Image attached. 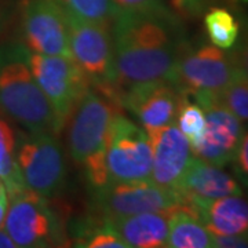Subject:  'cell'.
<instances>
[{"mask_svg":"<svg viewBox=\"0 0 248 248\" xmlns=\"http://www.w3.org/2000/svg\"><path fill=\"white\" fill-rule=\"evenodd\" d=\"M213 234L248 236V200L233 195L189 205Z\"/></svg>","mask_w":248,"mask_h":248,"instance_id":"16","label":"cell"},{"mask_svg":"<svg viewBox=\"0 0 248 248\" xmlns=\"http://www.w3.org/2000/svg\"><path fill=\"white\" fill-rule=\"evenodd\" d=\"M177 190L185 199L187 205L210 202L226 196L243 195L239 179L223 167L193 156L184 172Z\"/></svg>","mask_w":248,"mask_h":248,"instance_id":"15","label":"cell"},{"mask_svg":"<svg viewBox=\"0 0 248 248\" xmlns=\"http://www.w3.org/2000/svg\"><path fill=\"white\" fill-rule=\"evenodd\" d=\"M0 109L29 133L62 131L29 66L27 46L18 42L0 45Z\"/></svg>","mask_w":248,"mask_h":248,"instance_id":"2","label":"cell"},{"mask_svg":"<svg viewBox=\"0 0 248 248\" xmlns=\"http://www.w3.org/2000/svg\"><path fill=\"white\" fill-rule=\"evenodd\" d=\"M91 193L97 214L107 218L174 210L181 205H187L178 190L161 187L151 179L107 184Z\"/></svg>","mask_w":248,"mask_h":248,"instance_id":"10","label":"cell"},{"mask_svg":"<svg viewBox=\"0 0 248 248\" xmlns=\"http://www.w3.org/2000/svg\"><path fill=\"white\" fill-rule=\"evenodd\" d=\"M186 97L172 81H153L123 90L117 104L151 134L177 122L179 108Z\"/></svg>","mask_w":248,"mask_h":248,"instance_id":"12","label":"cell"},{"mask_svg":"<svg viewBox=\"0 0 248 248\" xmlns=\"http://www.w3.org/2000/svg\"><path fill=\"white\" fill-rule=\"evenodd\" d=\"M113 3L117 9L127 13L155 17H174L163 0H113Z\"/></svg>","mask_w":248,"mask_h":248,"instance_id":"25","label":"cell"},{"mask_svg":"<svg viewBox=\"0 0 248 248\" xmlns=\"http://www.w3.org/2000/svg\"><path fill=\"white\" fill-rule=\"evenodd\" d=\"M120 107L98 90H89L69 116L68 149L83 170L91 192L108 184V138L112 120Z\"/></svg>","mask_w":248,"mask_h":248,"instance_id":"3","label":"cell"},{"mask_svg":"<svg viewBox=\"0 0 248 248\" xmlns=\"http://www.w3.org/2000/svg\"><path fill=\"white\" fill-rule=\"evenodd\" d=\"M152 140L151 181L177 190V186L193 157L192 146L175 123L149 134Z\"/></svg>","mask_w":248,"mask_h":248,"instance_id":"14","label":"cell"},{"mask_svg":"<svg viewBox=\"0 0 248 248\" xmlns=\"http://www.w3.org/2000/svg\"><path fill=\"white\" fill-rule=\"evenodd\" d=\"M7 210H9V196H7V192H4L0 196V228L4 225Z\"/></svg>","mask_w":248,"mask_h":248,"instance_id":"29","label":"cell"},{"mask_svg":"<svg viewBox=\"0 0 248 248\" xmlns=\"http://www.w3.org/2000/svg\"><path fill=\"white\" fill-rule=\"evenodd\" d=\"M204 27L211 45L222 50L233 48L240 36V25L228 9L213 7L204 16Z\"/></svg>","mask_w":248,"mask_h":248,"instance_id":"21","label":"cell"},{"mask_svg":"<svg viewBox=\"0 0 248 248\" xmlns=\"http://www.w3.org/2000/svg\"><path fill=\"white\" fill-rule=\"evenodd\" d=\"M4 192H7V190H6V187H4V185H3V182L0 181V196L3 195Z\"/></svg>","mask_w":248,"mask_h":248,"instance_id":"31","label":"cell"},{"mask_svg":"<svg viewBox=\"0 0 248 248\" xmlns=\"http://www.w3.org/2000/svg\"><path fill=\"white\" fill-rule=\"evenodd\" d=\"M4 229L22 248L68 246L66 232L58 213L43 196L25 189L10 199Z\"/></svg>","mask_w":248,"mask_h":248,"instance_id":"5","label":"cell"},{"mask_svg":"<svg viewBox=\"0 0 248 248\" xmlns=\"http://www.w3.org/2000/svg\"><path fill=\"white\" fill-rule=\"evenodd\" d=\"M171 211H149L108 219L128 248H161L167 247Z\"/></svg>","mask_w":248,"mask_h":248,"instance_id":"17","label":"cell"},{"mask_svg":"<svg viewBox=\"0 0 248 248\" xmlns=\"http://www.w3.org/2000/svg\"><path fill=\"white\" fill-rule=\"evenodd\" d=\"M112 33L119 87L117 99L123 90L133 86L175 81L178 58L184 46L175 18L119 10Z\"/></svg>","mask_w":248,"mask_h":248,"instance_id":"1","label":"cell"},{"mask_svg":"<svg viewBox=\"0 0 248 248\" xmlns=\"http://www.w3.org/2000/svg\"><path fill=\"white\" fill-rule=\"evenodd\" d=\"M213 247L247 248L248 236H221V234H213Z\"/></svg>","mask_w":248,"mask_h":248,"instance_id":"28","label":"cell"},{"mask_svg":"<svg viewBox=\"0 0 248 248\" xmlns=\"http://www.w3.org/2000/svg\"><path fill=\"white\" fill-rule=\"evenodd\" d=\"M17 247V244L14 243V240L11 239L6 229L0 228V248H14Z\"/></svg>","mask_w":248,"mask_h":248,"instance_id":"30","label":"cell"},{"mask_svg":"<svg viewBox=\"0 0 248 248\" xmlns=\"http://www.w3.org/2000/svg\"><path fill=\"white\" fill-rule=\"evenodd\" d=\"M75 246L84 248H128L107 217L97 214L80 219L72 232Z\"/></svg>","mask_w":248,"mask_h":248,"instance_id":"19","label":"cell"},{"mask_svg":"<svg viewBox=\"0 0 248 248\" xmlns=\"http://www.w3.org/2000/svg\"><path fill=\"white\" fill-rule=\"evenodd\" d=\"M236 76L231 54L214 45L184 43L174 83L187 97L219 95Z\"/></svg>","mask_w":248,"mask_h":248,"instance_id":"8","label":"cell"},{"mask_svg":"<svg viewBox=\"0 0 248 248\" xmlns=\"http://www.w3.org/2000/svg\"><path fill=\"white\" fill-rule=\"evenodd\" d=\"M232 163L240 182L248 186V130H244V134L240 140L239 148Z\"/></svg>","mask_w":248,"mask_h":248,"instance_id":"26","label":"cell"},{"mask_svg":"<svg viewBox=\"0 0 248 248\" xmlns=\"http://www.w3.org/2000/svg\"><path fill=\"white\" fill-rule=\"evenodd\" d=\"M17 140L10 124L0 116V181L9 199L27 189L17 164Z\"/></svg>","mask_w":248,"mask_h":248,"instance_id":"20","label":"cell"},{"mask_svg":"<svg viewBox=\"0 0 248 248\" xmlns=\"http://www.w3.org/2000/svg\"><path fill=\"white\" fill-rule=\"evenodd\" d=\"M66 16L73 60L84 72L90 84L117 104L119 87L112 27Z\"/></svg>","mask_w":248,"mask_h":248,"instance_id":"4","label":"cell"},{"mask_svg":"<svg viewBox=\"0 0 248 248\" xmlns=\"http://www.w3.org/2000/svg\"><path fill=\"white\" fill-rule=\"evenodd\" d=\"M152 140L141 125L117 112L112 120L108 138V184L138 182L151 179Z\"/></svg>","mask_w":248,"mask_h":248,"instance_id":"7","label":"cell"},{"mask_svg":"<svg viewBox=\"0 0 248 248\" xmlns=\"http://www.w3.org/2000/svg\"><path fill=\"white\" fill-rule=\"evenodd\" d=\"M234 47V51L231 53L233 65L240 78H243L248 83V32L239 45Z\"/></svg>","mask_w":248,"mask_h":248,"instance_id":"27","label":"cell"},{"mask_svg":"<svg viewBox=\"0 0 248 248\" xmlns=\"http://www.w3.org/2000/svg\"><path fill=\"white\" fill-rule=\"evenodd\" d=\"M217 98L239 120L248 123V83L243 78L237 75Z\"/></svg>","mask_w":248,"mask_h":248,"instance_id":"24","label":"cell"},{"mask_svg":"<svg viewBox=\"0 0 248 248\" xmlns=\"http://www.w3.org/2000/svg\"><path fill=\"white\" fill-rule=\"evenodd\" d=\"M28 60L35 79L63 128L73 109L91 87L87 76L69 57L43 55L28 50Z\"/></svg>","mask_w":248,"mask_h":248,"instance_id":"9","label":"cell"},{"mask_svg":"<svg viewBox=\"0 0 248 248\" xmlns=\"http://www.w3.org/2000/svg\"><path fill=\"white\" fill-rule=\"evenodd\" d=\"M193 99L205 113L204 137L192 148L193 156L219 167L231 164L244 134L243 122L223 107L217 95H200Z\"/></svg>","mask_w":248,"mask_h":248,"instance_id":"13","label":"cell"},{"mask_svg":"<svg viewBox=\"0 0 248 248\" xmlns=\"http://www.w3.org/2000/svg\"><path fill=\"white\" fill-rule=\"evenodd\" d=\"M181 1H185V3H192V1H195V0H181Z\"/></svg>","mask_w":248,"mask_h":248,"instance_id":"32","label":"cell"},{"mask_svg":"<svg viewBox=\"0 0 248 248\" xmlns=\"http://www.w3.org/2000/svg\"><path fill=\"white\" fill-rule=\"evenodd\" d=\"M66 14L73 17L112 27L119 9L113 0H54Z\"/></svg>","mask_w":248,"mask_h":248,"instance_id":"22","label":"cell"},{"mask_svg":"<svg viewBox=\"0 0 248 248\" xmlns=\"http://www.w3.org/2000/svg\"><path fill=\"white\" fill-rule=\"evenodd\" d=\"M175 124L181 133L187 138L192 148L197 146L204 137L205 131V113L204 109L195 99L190 101L189 97H186L179 108Z\"/></svg>","mask_w":248,"mask_h":248,"instance_id":"23","label":"cell"},{"mask_svg":"<svg viewBox=\"0 0 248 248\" xmlns=\"http://www.w3.org/2000/svg\"><path fill=\"white\" fill-rule=\"evenodd\" d=\"M167 247L211 248L213 233L189 205H181L174 208L170 215Z\"/></svg>","mask_w":248,"mask_h":248,"instance_id":"18","label":"cell"},{"mask_svg":"<svg viewBox=\"0 0 248 248\" xmlns=\"http://www.w3.org/2000/svg\"><path fill=\"white\" fill-rule=\"evenodd\" d=\"M21 31L29 51L73 58L69 19L54 0H24Z\"/></svg>","mask_w":248,"mask_h":248,"instance_id":"11","label":"cell"},{"mask_svg":"<svg viewBox=\"0 0 248 248\" xmlns=\"http://www.w3.org/2000/svg\"><path fill=\"white\" fill-rule=\"evenodd\" d=\"M17 164L27 189L51 199L66 184V160L55 135L47 133L19 134Z\"/></svg>","mask_w":248,"mask_h":248,"instance_id":"6","label":"cell"}]
</instances>
